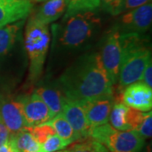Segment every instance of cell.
Returning a JSON list of instances; mask_svg holds the SVG:
<instances>
[{
	"instance_id": "21",
	"label": "cell",
	"mask_w": 152,
	"mask_h": 152,
	"mask_svg": "<svg viewBox=\"0 0 152 152\" xmlns=\"http://www.w3.org/2000/svg\"><path fill=\"white\" fill-rule=\"evenodd\" d=\"M26 129L31 133V134L36 140V141L40 145L43 144L51 136L56 134L54 129L53 128L52 125L49 124L48 122L42 124L34 126V127L26 128Z\"/></svg>"
},
{
	"instance_id": "3",
	"label": "cell",
	"mask_w": 152,
	"mask_h": 152,
	"mask_svg": "<svg viewBox=\"0 0 152 152\" xmlns=\"http://www.w3.org/2000/svg\"><path fill=\"white\" fill-rule=\"evenodd\" d=\"M102 25L101 17L94 11H86L64 18L58 32V40L67 48L82 46L97 31Z\"/></svg>"
},
{
	"instance_id": "25",
	"label": "cell",
	"mask_w": 152,
	"mask_h": 152,
	"mask_svg": "<svg viewBox=\"0 0 152 152\" xmlns=\"http://www.w3.org/2000/svg\"><path fill=\"white\" fill-rule=\"evenodd\" d=\"M100 4L104 10L112 15L121 14L123 0H100Z\"/></svg>"
},
{
	"instance_id": "22",
	"label": "cell",
	"mask_w": 152,
	"mask_h": 152,
	"mask_svg": "<svg viewBox=\"0 0 152 152\" xmlns=\"http://www.w3.org/2000/svg\"><path fill=\"white\" fill-rule=\"evenodd\" d=\"M68 152H109V151L102 144L92 139H85V140L71 146Z\"/></svg>"
},
{
	"instance_id": "17",
	"label": "cell",
	"mask_w": 152,
	"mask_h": 152,
	"mask_svg": "<svg viewBox=\"0 0 152 152\" xmlns=\"http://www.w3.org/2000/svg\"><path fill=\"white\" fill-rule=\"evenodd\" d=\"M25 20L11 23L0 28V57L6 55L16 42Z\"/></svg>"
},
{
	"instance_id": "8",
	"label": "cell",
	"mask_w": 152,
	"mask_h": 152,
	"mask_svg": "<svg viewBox=\"0 0 152 152\" xmlns=\"http://www.w3.org/2000/svg\"><path fill=\"white\" fill-rule=\"evenodd\" d=\"M152 4L148 3L145 5L127 11L120 18L119 26L124 32L144 33L151 26Z\"/></svg>"
},
{
	"instance_id": "1",
	"label": "cell",
	"mask_w": 152,
	"mask_h": 152,
	"mask_svg": "<svg viewBox=\"0 0 152 152\" xmlns=\"http://www.w3.org/2000/svg\"><path fill=\"white\" fill-rule=\"evenodd\" d=\"M59 81L65 97L80 103L113 95V85L98 53L84 55L77 60L64 72Z\"/></svg>"
},
{
	"instance_id": "9",
	"label": "cell",
	"mask_w": 152,
	"mask_h": 152,
	"mask_svg": "<svg viewBox=\"0 0 152 152\" xmlns=\"http://www.w3.org/2000/svg\"><path fill=\"white\" fill-rule=\"evenodd\" d=\"M122 101L127 107L138 111H151L152 89L141 81L134 82L125 87Z\"/></svg>"
},
{
	"instance_id": "6",
	"label": "cell",
	"mask_w": 152,
	"mask_h": 152,
	"mask_svg": "<svg viewBox=\"0 0 152 152\" xmlns=\"http://www.w3.org/2000/svg\"><path fill=\"white\" fill-rule=\"evenodd\" d=\"M106 72L113 85L118 82L122 61V48L120 43V32L118 29L110 31L104 40L100 53Z\"/></svg>"
},
{
	"instance_id": "19",
	"label": "cell",
	"mask_w": 152,
	"mask_h": 152,
	"mask_svg": "<svg viewBox=\"0 0 152 152\" xmlns=\"http://www.w3.org/2000/svg\"><path fill=\"white\" fill-rule=\"evenodd\" d=\"M48 123L53 126L56 132V134L61 137L62 139L69 140L72 143L79 140V138L76 135L75 132L61 113L57 114L51 120L48 121Z\"/></svg>"
},
{
	"instance_id": "7",
	"label": "cell",
	"mask_w": 152,
	"mask_h": 152,
	"mask_svg": "<svg viewBox=\"0 0 152 152\" xmlns=\"http://www.w3.org/2000/svg\"><path fill=\"white\" fill-rule=\"evenodd\" d=\"M20 103L26 128L47 123L54 116L36 92L17 98Z\"/></svg>"
},
{
	"instance_id": "2",
	"label": "cell",
	"mask_w": 152,
	"mask_h": 152,
	"mask_svg": "<svg viewBox=\"0 0 152 152\" xmlns=\"http://www.w3.org/2000/svg\"><path fill=\"white\" fill-rule=\"evenodd\" d=\"M122 61L118 74V86L124 89L140 81L145 69L151 62V52L140 34L120 33Z\"/></svg>"
},
{
	"instance_id": "30",
	"label": "cell",
	"mask_w": 152,
	"mask_h": 152,
	"mask_svg": "<svg viewBox=\"0 0 152 152\" xmlns=\"http://www.w3.org/2000/svg\"><path fill=\"white\" fill-rule=\"evenodd\" d=\"M37 2H44V1H48V0H35Z\"/></svg>"
},
{
	"instance_id": "15",
	"label": "cell",
	"mask_w": 152,
	"mask_h": 152,
	"mask_svg": "<svg viewBox=\"0 0 152 152\" xmlns=\"http://www.w3.org/2000/svg\"><path fill=\"white\" fill-rule=\"evenodd\" d=\"M35 92L48 107L53 116L61 113L66 99L65 96L61 91V90H56L50 87H39Z\"/></svg>"
},
{
	"instance_id": "27",
	"label": "cell",
	"mask_w": 152,
	"mask_h": 152,
	"mask_svg": "<svg viewBox=\"0 0 152 152\" xmlns=\"http://www.w3.org/2000/svg\"><path fill=\"white\" fill-rule=\"evenodd\" d=\"M140 81L143 82L144 84H145L146 86L152 88V64L151 62H150L146 66V68L145 69L144 73L142 75L141 79Z\"/></svg>"
},
{
	"instance_id": "5",
	"label": "cell",
	"mask_w": 152,
	"mask_h": 152,
	"mask_svg": "<svg viewBox=\"0 0 152 152\" xmlns=\"http://www.w3.org/2000/svg\"><path fill=\"white\" fill-rule=\"evenodd\" d=\"M89 138L102 144L109 152H140L145 142L138 132L118 130L109 124L91 128Z\"/></svg>"
},
{
	"instance_id": "31",
	"label": "cell",
	"mask_w": 152,
	"mask_h": 152,
	"mask_svg": "<svg viewBox=\"0 0 152 152\" xmlns=\"http://www.w3.org/2000/svg\"><path fill=\"white\" fill-rule=\"evenodd\" d=\"M56 152H68V150H67V151H63V150H62V151H58Z\"/></svg>"
},
{
	"instance_id": "11",
	"label": "cell",
	"mask_w": 152,
	"mask_h": 152,
	"mask_svg": "<svg viewBox=\"0 0 152 152\" xmlns=\"http://www.w3.org/2000/svg\"><path fill=\"white\" fill-rule=\"evenodd\" d=\"M0 118L10 134L26 128L20 103L18 100L4 99L0 102Z\"/></svg>"
},
{
	"instance_id": "24",
	"label": "cell",
	"mask_w": 152,
	"mask_h": 152,
	"mask_svg": "<svg viewBox=\"0 0 152 152\" xmlns=\"http://www.w3.org/2000/svg\"><path fill=\"white\" fill-rule=\"evenodd\" d=\"M138 132L144 139L151 138L152 135V113L151 111L145 112L142 118L141 122L136 129Z\"/></svg>"
},
{
	"instance_id": "26",
	"label": "cell",
	"mask_w": 152,
	"mask_h": 152,
	"mask_svg": "<svg viewBox=\"0 0 152 152\" xmlns=\"http://www.w3.org/2000/svg\"><path fill=\"white\" fill-rule=\"evenodd\" d=\"M151 0H123L121 13L134 10L140 6L151 3Z\"/></svg>"
},
{
	"instance_id": "16",
	"label": "cell",
	"mask_w": 152,
	"mask_h": 152,
	"mask_svg": "<svg viewBox=\"0 0 152 152\" xmlns=\"http://www.w3.org/2000/svg\"><path fill=\"white\" fill-rule=\"evenodd\" d=\"M9 143L14 152H38L40 149V144L36 141L26 129L10 134Z\"/></svg>"
},
{
	"instance_id": "20",
	"label": "cell",
	"mask_w": 152,
	"mask_h": 152,
	"mask_svg": "<svg viewBox=\"0 0 152 152\" xmlns=\"http://www.w3.org/2000/svg\"><path fill=\"white\" fill-rule=\"evenodd\" d=\"M100 6V0H68L64 18L80 12L96 10Z\"/></svg>"
},
{
	"instance_id": "14",
	"label": "cell",
	"mask_w": 152,
	"mask_h": 152,
	"mask_svg": "<svg viewBox=\"0 0 152 152\" xmlns=\"http://www.w3.org/2000/svg\"><path fill=\"white\" fill-rule=\"evenodd\" d=\"M68 5V0H48L38 9L34 16L46 25L56 21L64 15Z\"/></svg>"
},
{
	"instance_id": "32",
	"label": "cell",
	"mask_w": 152,
	"mask_h": 152,
	"mask_svg": "<svg viewBox=\"0 0 152 152\" xmlns=\"http://www.w3.org/2000/svg\"><path fill=\"white\" fill-rule=\"evenodd\" d=\"M20 1H30V0H20Z\"/></svg>"
},
{
	"instance_id": "23",
	"label": "cell",
	"mask_w": 152,
	"mask_h": 152,
	"mask_svg": "<svg viewBox=\"0 0 152 152\" xmlns=\"http://www.w3.org/2000/svg\"><path fill=\"white\" fill-rule=\"evenodd\" d=\"M72 144V142L65 140L57 134L51 136L43 144L40 145L38 152H56L62 151Z\"/></svg>"
},
{
	"instance_id": "28",
	"label": "cell",
	"mask_w": 152,
	"mask_h": 152,
	"mask_svg": "<svg viewBox=\"0 0 152 152\" xmlns=\"http://www.w3.org/2000/svg\"><path fill=\"white\" fill-rule=\"evenodd\" d=\"M10 136V131L6 128V126L4 124L3 121L0 118V146H2L3 145H4L9 141Z\"/></svg>"
},
{
	"instance_id": "18",
	"label": "cell",
	"mask_w": 152,
	"mask_h": 152,
	"mask_svg": "<svg viewBox=\"0 0 152 152\" xmlns=\"http://www.w3.org/2000/svg\"><path fill=\"white\" fill-rule=\"evenodd\" d=\"M129 110V107L123 102H114L109 115L108 121H110V125L118 130H131L128 124Z\"/></svg>"
},
{
	"instance_id": "12",
	"label": "cell",
	"mask_w": 152,
	"mask_h": 152,
	"mask_svg": "<svg viewBox=\"0 0 152 152\" xmlns=\"http://www.w3.org/2000/svg\"><path fill=\"white\" fill-rule=\"evenodd\" d=\"M113 103V97L100 98L80 103L85 109L87 122L91 129L108 123Z\"/></svg>"
},
{
	"instance_id": "10",
	"label": "cell",
	"mask_w": 152,
	"mask_h": 152,
	"mask_svg": "<svg viewBox=\"0 0 152 152\" xmlns=\"http://www.w3.org/2000/svg\"><path fill=\"white\" fill-rule=\"evenodd\" d=\"M61 113L73 128L79 140L89 138L91 128L88 124L86 112L81 104L66 98Z\"/></svg>"
},
{
	"instance_id": "29",
	"label": "cell",
	"mask_w": 152,
	"mask_h": 152,
	"mask_svg": "<svg viewBox=\"0 0 152 152\" xmlns=\"http://www.w3.org/2000/svg\"><path fill=\"white\" fill-rule=\"evenodd\" d=\"M0 152H14L9 141L3 145L2 146H0Z\"/></svg>"
},
{
	"instance_id": "13",
	"label": "cell",
	"mask_w": 152,
	"mask_h": 152,
	"mask_svg": "<svg viewBox=\"0 0 152 152\" xmlns=\"http://www.w3.org/2000/svg\"><path fill=\"white\" fill-rule=\"evenodd\" d=\"M32 11L31 1L0 0V28L25 20Z\"/></svg>"
},
{
	"instance_id": "4",
	"label": "cell",
	"mask_w": 152,
	"mask_h": 152,
	"mask_svg": "<svg viewBox=\"0 0 152 152\" xmlns=\"http://www.w3.org/2000/svg\"><path fill=\"white\" fill-rule=\"evenodd\" d=\"M50 43L48 25L31 16L25 31V48L29 58V79L37 80L43 70V66Z\"/></svg>"
}]
</instances>
